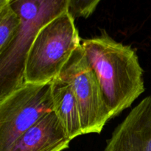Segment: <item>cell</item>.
<instances>
[{
    "mask_svg": "<svg viewBox=\"0 0 151 151\" xmlns=\"http://www.w3.org/2000/svg\"><path fill=\"white\" fill-rule=\"evenodd\" d=\"M81 44L99 81L110 119L115 117L145 91L143 70L135 50L111 38L83 39Z\"/></svg>",
    "mask_w": 151,
    "mask_h": 151,
    "instance_id": "1",
    "label": "cell"
},
{
    "mask_svg": "<svg viewBox=\"0 0 151 151\" xmlns=\"http://www.w3.org/2000/svg\"><path fill=\"white\" fill-rule=\"evenodd\" d=\"M8 3L21 24L13 42L0 54V100L25 83V62L31 45L46 25L69 8V0H10Z\"/></svg>",
    "mask_w": 151,
    "mask_h": 151,
    "instance_id": "2",
    "label": "cell"
},
{
    "mask_svg": "<svg viewBox=\"0 0 151 151\" xmlns=\"http://www.w3.org/2000/svg\"><path fill=\"white\" fill-rule=\"evenodd\" d=\"M75 18L66 11L46 25L31 45L24 66L25 83H48L81 45Z\"/></svg>",
    "mask_w": 151,
    "mask_h": 151,
    "instance_id": "3",
    "label": "cell"
},
{
    "mask_svg": "<svg viewBox=\"0 0 151 151\" xmlns=\"http://www.w3.org/2000/svg\"><path fill=\"white\" fill-rule=\"evenodd\" d=\"M52 111L51 83H25L0 100V151Z\"/></svg>",
    "mask_w": 151,
    "mask_h": 151,
    "instance_id": "4",
    "label": "cell"
},
{
    "mask_svg": "<svg viewBox=\"0 0 151 151\" xmlns=\"http://www.w3.org/2000/svg\"><path fill=\"white\" fill-rule=\"evenodd\" d=\"M59 78L70 86L81 114L84 134H100L110 119L97 76L81 45L62 69Z\"/></svg>",
    "mask_w": 151,
    "mask_h": 151,
    "instance_id": "5",
    "label": "cell"
},
{
    "mask_svg": "<svg viewBox=\"0 0 151 151\" xmlns=\"http://www.w3.org/2000/svg\"><path fill=\"white\" fill-rule=\"evenodd\" d=\"M103 151H151V95L116 127Z\"/></svg>",
    "mask_w": 151,
    "mask_h": 151,
    "instance_id": "6",
    "label": "cell"
},
{
    "mask_svg": "<svg viewBox=\"0 0 151 151\" xmlns=\"http://www.w3.org/2000/svg\"><path fill=\"white\" fill-rule=\"evenodd\" d=\"M71 141L52 111L20 136L7 151H63Z\"/></svg>",
    "mask_w": 151,
    "mask_h": 151,
    "instance_id": "7",
    "label": "cell"
},
{
    "mask_svg": "<svg viewBox=\"0 0 151 151\" xmlns=\"http://www.w3.org/2000/svg\"><path fill=\"white\" fill-rule=\"evenodd\" d=\"M53 111L71 140L83 135L75 96L67 83L57 78L51 82Z\"/></svg>",
    "mask_w": 151,
    "mask_h": 151,
    "instance_id": "8",
    "label": "cell"
},
{
    "mask_svg": "<svg viewBox=\"0 0 151 151\" xmlns=\"http://www.w3.org/2000/svg\"><path fill=\"white\" fill-rule=\"evenodd\" d=\"M20 18L9 3L0 7V54L9 48L17 36Z\"/></svg>",
    "mask_w": 151,
    "mask_h": 151,
    "instance_id": "9",
    "label": "cell"
},
{
    "mask_svg": "<svg viewBox=\"0 0 151 151\" xmlns=\"http://www.w3.org/2000/svg\"><path fill=\"white\" fill-rule=\"evenodd\" d=\"M101 0H69L68 11L74 18L89 17Z\"/></svg>",
    "mask_w": 151,
    "mask_h": 151,
    "instance_id": "10",
    "label": "cell"
},
{
    "mask_svg": "<svg viewBox=\"0 0 151 151\" xmlns=\"http://www.w3.org/2000/svg\"><path fill=\"white\" fill-rule=\"evenodd\" d=\"M10 1V0H0V7L7 4Z\"/></svg>",
    "mask_w": 151,
    "mask_h": 151,
    "instance_id": "11",
    "label": "cell"
}]
</instances>
